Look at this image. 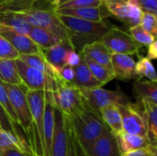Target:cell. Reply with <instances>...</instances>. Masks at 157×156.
<instances>
[{
  "instance_id": "1",
  "label": "cell",
  "mask_w": 157,
  "mask_h": 156,
  "mask_svg": "<svg viewBox=\"0 0 157 156\" xmlns=\"http://www.w3.org/2000/svg\"><path fill=\"white\" fill-rule=\"evenodd\" d=\"M57 15L70 32V40L75 50L78 49L79 51L84 46L100 40L113 26L106 19L103 21H90L60 14Z\"/></svg>"
},
{
  "instance_id": "2",
  "label": "cell",
  "mask_w": 157,
  "mask_h": 156,
  "mask_svg": "<svg viewBox=\"0 0 157 156\" xmlns=\"http://www.w3.org/2000/svg\"><path fill=\"white\" fill-rule=\"evenodd\" d=\"M51 156H86L77 142L71 117L55 108Z\"/></svg>"
},
{
  "instance_id": "3",
  "label": "cell",
  "mask_w": 157,
  "mask_h": 156,
  "mask_svg": "<svg viewBox=\"0 0 157 156\" xmlns=\"http://www.w3.org/2000/svg\"><path fill=\"white\" fill-rule=\"evenodd\" d=\"M70 117L77 142L85 154L86 150L97 139L110 131L101 119V116L91 110L88 107Z\"/></svg>"
},
{
  "instance_id": "4",
  "label": "cell",
  "mask_w": 157,
  "mask_h": 156,
  "mask_svg": "<svg viewBox=\"0 0 157 156\" xmlns=\"http://www.w3.org/2000/svg\"><path fill=\"white\" fill-rule=\"evenodd\" d=\"M52 95L53 107L66 115L72 116L87 108L79 88L60 75L52 78Z\"/></svg>"
},
{
  "instance_id": "5",
  "label": "cell",
  "mask_w": 157,
  "mask_h": 156,
  "mask_svg": "<svg viewBox=\"0 0 157 156\" xmlns=\"http://www.w3.org/2000/svg\"><path fill=\"white\" fill-rule=\"evenodd\" d=\"M26 97L32 119L31 153L34 156H44L43 117H44V90H28Z\"/></svg>"
},
{
  "instance_id": "6",
  "label": "cell",
  "mask_w": 157,
  "mask_h": 156,
  "mask_svg": "<svg viewBox=\"0 0 157 156\" xmlns=\"http://www.w3.org/2000/svg\"><path fill=\"white\" fill-rule=\"evenodd\" d=\"M3 83V82H2ZM10 102L12 104L13 109L17 116L18 126L21 127L23 132L25 133L27 143L31 150L33 138H32V119L30 109L26 97V93L28 89L26 87H21L18 86L9 85L3 83Z\"/></svg>"
},
{
  "instance_id": "7",
  "label": "cell",
  "mask_w": 157,
  "mask_h": 156,
  "mask_svg": "<svg viewBox=\"0 0 157 156\" xmlns=\"http://www.w3.org/2000/svg\"><path fill=\"white\" fill-rule=\"evenodd\" d=\"M28 22L36 28H41L54 34L61 41L70 40V32L60 20L58 15L53 10H43L31 8L19 11Z\"/></svg>"
},
{
  "instance_id": "8",
  "label": "cell",
  "mask_w": 157,
  "mask_h": 156,
  "mask_svg": "<svg viewBox=\"0 0 157 156\" xmlns=\"http://www.w3.org/2000/svg\"><path fill=\"white\" fill-rule=\"evenodd\" d=\"M82 97L86 106L100 116V112L103 108L110 105L125 104L129 102V98L120 90L110 91L103 89L102 87L86 89L79 88Z\"/></svg>"
},
{
  "instance_id": "9",
  "label": "cell",
  "mask_w": 157,
  "mask_h": 156,
  "mask_svg": "<svg viewBox=\"0 0 157 156\" xmlns=\"http://www.w3.org/2000/svg\"><path fill=\"white\" fill-rule=\"evenodd\" d=\"M121 115L123 131L147 138V128L145 123V116L141 102L117 105Z\"/></svg>"
},
{
  "instance_id": "10",
  "label": "cell",
  "mask_w": 157,
  "mask_h": 156,
  "mask_svg": "<svg viewBox=\"0 0 157 156\" xmlns=\"http://www.w3.org/2000/svg\"><path fill=\"white\" fill-rule=\"evenodd\" d=\"M100 41L111 54H137L139 56V51L142 48L128 32L116 26H112L100 39Z\"/></svg>"
},
{
  "instance_id": "11",
  "label": "cell",
  "mask_w": 157,
  "mask_h": 156,
  "mask_svg": "<svg viewBox=\"0 0 157 156\" xmlns=\"http://www.w3.org/2000/svg\"><path fill=\"white\" fill-rule=\"evenodd\" d=\"M103 6L109 17L125 23L129 28L140 25L143 10L137 1L123 2L121 0H104Z\"/></svg>"
},
{
  "instance_id": "12",
  "label": "cell",
  "mask_w": 157,
  "mask_h": 156,
  "mask_svg": "<svg viewBox=\"0 0 157 156\" xmlns=\"http://www.w3.org/2000/svg\"><path fill=\"white\" fill-rule=\"evenodd\" d=\"M14 63L23 85L28 90L52 89V77L40 70L25 64L19 59L14 60Z\"/></svg>"
},
{
  "instance_id": "13",
  "label": "cell",
  "mask_w": 157,
  "mask_h": 156,
  "mask_svg": "<svg viewBox=\"0 0 157 156\" xmlns=\"http://www.w3.org/2000/svg\"><path fill=\"white\" fill-rule=\"evenodd\" d=\"M0 35L7 40L19 54H41V49L28 35L18 33L4 25H0Z\"/></svg>"
},
{
  "instance_id": "14",
  "label": "cell",
  "mask_w": 157,
  "mask_h": 156,
  "mask_svg": "<svg viewBox=\"0 0 157 156\" xmlns=\"http://www.w3.org/2000/svg\"><path fill=\"white\" fill-rule=\"evenodd\" d=\"M86 156H122V153L116 136L109 131L86 150Z\"/></svg>"
},
{
  "instance_id": "15",
  "label": "cell",
  "mask_w": 157,
  "mask_h": 156,
  "mask_svg": "<svg viewBox=\"0 0 157 156\" xmlns=\"http://www.w3.org/2000/svg\"><path fill=\"white\" fill-rule=\"evenodd\" d=\"M44 117H43V142L44 156H51V147L54 131V107L52 89L44 90Z\"/></svg>"
},
{
  "instance_id": "16",
  "label": "cell",
  "mask_w": 157,
  "mask_h": 156,
  "mask_svg": "<svg viewBox=\"0 0 157 156\" xmlns=\"http://www.w3.org/2000/svg\"><path fill=\"white\" fill-rule=\"evenodd\" d=\"M72 50H75L72 42L70 40H63L51 48L41 50V54L46 62L59 73L66 65L67 55Z\"/></svg>"
},
{
  "instance_id": "17",
  "label": "cell",
  "mask_w": 157,
  "mask_h": 156,
  "mask_svg": "<svg viewBox=\"0 0 157 156\" xmlns=\"http://www.w3.org/2000/svg\"><path fill=\"white\" fill-rule=\"evenodd\" d=\"M135 61L127 54H111V65L114 76L119 80L136 79L137 74L135 72Z\"/></svg>"
},
{
  "instance_id": "18",
  "label": "cell",
  "mask_w": 157,
  "mask_h": 156,
  "mask_svg": "<svg viewBox=\"0 0 157 156\" xmlns=\"http://www.w3.org/2000/svg\"><path fill=\"white\" fill-rule=\"evenodd\" d=\"M57 14L69 16L80 19L90 21H103L109 17L104 6L100 7H75V8H60L55 10Z\"/></svg>"
},
{
  "instance_id": "19",
  "label": "cell",
  "mask_w": 157,
  "mask_h": 156,
  "mask_svg": "<svg viewBox=\"0 0 157 156\" xmlns=\"http://www.w3.org/2000/svg\"><path fill=\"white\" fill-rule=\"evenodd\" d=\"M79 53L113 72L111 65V53L100 40L84 46Z\"/></svg>"
},
{
  "instance_id": "20",
  "label": "cell",
  "mask_w": 157,
  "mask_h": 156,
  "mask_svg": "<svg viewBox=\"0 0 157 156\" xmlns=\"http://www.w3.org/2000/svg\"><path fill=\"white\" fill-rule=\"evenodd\" d=\"M74 79L71 84H73L77 88L93 89L103 86L92 74L82 56L79 64L74 67Z\"/></svg>"
},
{
  "instance_id": "21",
  "label": "cell",
  "mask_w": 157,
  "mask_h": 156,
  "mask_svg": "<svg viewBox=\"0 0 157 156\" xmlns=\"http://www.w3.org/2000/svg\"><path fill=\"white\" fill-rule=\"evenodd\" d=\"M115 136H116L119 147L122 154L130 153V152L144 149V148L149 147L150 145H153L151 144V143L146 137L131 134L125 131H121V133Z\"/></svg>"
},
{
  "instance_id": "22",
  "label": "cell",
  "mask_w": 157,
  "mask_h": 156,
  "mask_svg": "<svg viewBox=\"0 0 157 156\" xmlns=\"http://www.w3.org/2000/svg\"><path fill=\"white\" fill-rule=\"evenodd\" d=\"M0 25L8 27L15 31L28 35L32 29V26L28 22L25 17L17 11L0 12Z\"/></svg>"
},
{
  "instance_id": "23",
  "label": "cell",
  "mask_w": 157,
  "mask_h": 156,
  "mask_svg": "<svg viewBox=\"0 0 157 156\" xmlns=\"http://www.w3.org/2000/svg\"><path fill=\"white\" fill-rule=\"evenodd\" d=\"M141 102L144 108L147 128V139L153 145H157V104L147 101Z\"/></svg>"
},
{
  "instance_id": "24",
  "label": "cell",
  "mask_w": 157,
  "mask_h": 156,
  "mask_svg": "<svg viewBox=\"0 0 157 156\" xmlns=\"http://www.w3.org/2000/svg\"><path fill=\"white\" fill-rule=\"evenodd\" d=\"M100 116L105 124L114 135L123 131L121 115L117 105H110L106 107L101 110Z\"/></svg>"
},
{
  "instance_id": "25",
  "label": "cell",
  "mask_w": 157,
  "mask_h": 156,
  "mask_svg": "<svg viewBox=\"0 0 157 156\" xmlns=\"http://www.w3.org/2000/svg\"><path fill=\"white\" fill-rule=\"evenodd\" d=\"M133 93L138 101H147L157 104L156 83L136 80L133 83Z\"/></svg>"
},
{
  "instance_id": "26",
  "label": "cell",
  "mask_w": 157,
  "mask_h": 156,
  "mask_svg": "<svg viewBox=\"0 0 157 156\" xmlns=\"http://www.w3.org/2000/svg\"><path fill=\"white\" fill-rule=\"evenodd\" d=\"M21 62H23L25 64L35 68L37 70H40L49 76L54 78L59 76V73L56 72L44 59L42 54L35 53V54H19L18 58Z\"/></svg>"
},
{
  "instance_id": "27",
  "label": "cell",
  "mask_w": 157,
  "mask_h": 156,
  "mask_svg": "<svg viewBox=\"0 0 157 156\" xmlns=\"http://www.w3.org/2000/svg\"><path fill=\"white\" fill-rule=\"evenodd\" d=\"M28 36L41 50L51 48L61 41L54 34H52L49 30L41 29V28L32 27V29H30Z\"/></svg>"
},
{
  "instance_id": "28",
  "label": "cell",
  "mask_w": 157,
  "mask_h": 156,
  "mask_svg": "<svg viewBox=\"0 0 157 156\" xmlns=\"http://www.w3.org/2000/svg\"><path fill=\"white\" fill-rule=\"evenodd\" d=\"M0 81L9 85L26 87L16 70L14 61L0 59Z\"/></svg>"
},
{
  "instance_id": "29",
  "label": "cell",
  "mask_w": 157,
  "mask_h": 156,
  "mask_svg": "<svg viewBox=\"0 0 157 156\" xmlns=\"http://www.w3.org/2000/svg\"><path fill=\"white\" fill-rule=\"evenodd\" d=\"M80 55L82 56V58L84 59V61L86 62L87 67L89 68V70L91 71L92 74L95 76V78L102 85H106L108 84L109 81H111L112 79H115L114 76V73L110 70H109L108 68L104 67L103 65L92 61L91 59L87 58L86 56H84L80 53Z\"/></svg>"
},
{
  "instance_id": "30",
  "label": "cell",
  "mask_w": 157,
  "mask_h": 156,
  "mask_svg": "<svg viewBox=\"0 0 157 156\" xmlns=\"http://www.w3.org/2000/svg\"><path fill=\"white\" fill-rule=\"evenodd\" d=\"M12 148H17L22 151L31 152L28 143L21 142L12 133L0 129V154L4 151Z\"/></svg>"
},
{
  "instance_id": "31",
  "label": "cell",
  "mask_w": 157,
  "mask_h": 156,
  "mask_svg": "<svg viewBox=\"0 0 157 156\" xmlns=\"http://www.w3.org/2000/svg\"><path fill=\"white\" fill-rule=\"evenodd\" d=\"M139 61L135 64V72L137 74V80H141L144 76L147 77L151 82L156 83L157 77L154 65L147 57L138 56Z\"/></svg>"
},
{
  "instance_id": "32",
  "label": "cell",
  "mask_w": 157,
  "mask_h": 156,
  "mask_svg": "<svg viewBox=\"0 0 157 156\" xmlns=\"http://www.w3.org/2000/svg\"><path fill=\"white\" fill-rule=\"evenodd\" d=\"M129 34L141 46H149L155 41V37L146 32L140 25L129 28Z\"/></svg>"
},
{
  "instance_id": "33",
  "label": "cell",
  "mask_w": 157,
  "mask_h": 156,
  "mask_svg": "<svg viewBox=\"0 0 157 156\" xmlns=\"http://www.w3.org/2000/svg\"><path fill=\"white\" fill-rule=\"evenodd\" d=\"M0 104L2 105V107L4 108V109L7 113V115H8L10 120L12 121V123L17 128L18 121H17V116H16L15 111L13 109V107H12V104L10 102L8 94H7L3 83L1 81H0Z\"/></svg>"
},
{
  "instance_id": "34",
  "label": "cell",
  "mask_w": 157,
  "mask_h": 156,
  "mask_svg": "<svg viewBox=\"0 0 157 156\" xmlns=\"http://www.w3.org/2000/svg\"><path fill=\"white\" fill-rule=\"evenodd\" d=\"M0 125H1V129L12 133L14 136H16L21 142H24V143H28L27 141H25V139L23 138V136L19 132V131L17 130V128L12 123V121L10 120L7 113L6 112V110L4 109V108L2 107L1 104H0Z\"/></svg>"
},
{
  "instance_id": "35",
  "label": "cell",
  "mask_w": 157,
  "mask_h": 156,
  "mask_svg": "<svg viewBox=\"0 0 157 156\" xmlns=\"http://www.w3.org/2000/svg\"><path fill=\"white\" fill-rule=\"evenodd\" d=\"M140 26L148 33L156 38L157 34V17L156 14L150 12H143Z\"/></svg>"
},
{
  "instance_id": "36",
  "label": "cell",
  "mask_w": 157,
  "mask_h": 156,
  "mask_svg": "<svg viewBox=\"0 0 157 156\" xmlns=\"http://www.w3.org/2000/svg\"><path fill=\"white\" fill-rule=\"evenodd\" d=\"M19 53L10 44V42L0 35V59L14 61L17 59Z\"/></svg>"
},
{
  "instance_id": "37",
  "label": "cell",
  "mask_w": 157,
  "mask_h": 156,
  "mask_svg": "<svg viewBox=\"0 0 157 156\" xmlns=\"http://www.w3.org/2000/svg\"><path fill=\"white\" fill-rule=\"evenodd\" d=\"M103 1L104 0H70L61 5L57 9L75 7H100L103 5Z\"/></svg>"
},
{
  "instance_id": "38",
  "label": "cell",
  "mask_w": 157,
  "mask_h": 156,
  "mask_svg": "<svg viewBox=\"0 0 157 156\" xmlns=\"http://www.w3.org/2000/svg\"><path fill=\"white\" fill-rule=\"evenodd\" d=\"M157 145H150L147 148L123 154L122 156H157Z\"/></svg>"
},
{
  "instance_id": "39",
  "label": "cell",
  "mask_w": 157,
  "mask_h": 156,
  "mask_svg": "<svg viewBox=\"0 0 157 156\" xmlns=\"http://www.w3.org/2000/svg\"><path fill=\"white\" fill-rule=\"evenodd\" d=\"M144 12L156 14L157 0H136Z\"/></svg>"
},
{
  "instance_id": "40",
  "label": "cell",
  "mask_w": 157,
  "mask_h": 156,
  "mask_svg": "<svg viewBox=\"0 0 157 156\" xmlns=\"http://www.w3.org/2000/svg\"><path fill=\"white\" fill-rule=\"evenodd\" d=\"M81 61V55L80 53L76 52L75 50H72L68 55H67V59H66V65L70 66V67H75L79 64Z\"/></svg>"
},
{
  "instance_id": "41",
  "label": "cell",
  "mask_w": 157,
  "mask_h": 156,
  "mask_svg": "<svg viewBox=\"0 0 157 156\" xmlns=\"http://www.w3.org/2000/svg\"><path fill=\"white\" fill-rule=\"evenodd\" d=\"M74 74H75L74 68L73 67H70L68 65H65L64 67H63L60 70V72H59L60 77L63 80H64V81H66L68 83H72V81L74 79Z\"/></svg>"
},
{
  "instance_id": "42",
  "label": "cell",
  "mask_w": 157,
  "mask_h": 156,
  "mask_svg": "<svg viewBox=\"0 0 157 156\" xmlns=\"http://www.w3.org/2000/svg\"><path fill=\"white\" fill-rule=\"evenodd\" d=\"M0 156H34L31 152H27V151H22L17 148H12V149H7L4 151Z\"/></svg>"
},
{
  "instance_id": "43",
  "label": "cell",
  "mask_w": 157,
  "mask_h": 156,
  "mask_svg": "<svg viewBox=\"0 0 157 156\" xmlns=\"http://www.w3.org/2000/svg\"><path fill=\"white\" fill-rule=\"evenodd\" d=\"M70 0H46L41 9L43 10H53L55 11L61 5L68 2Z\"/></svg>"
},
{
  "instance_id": "44",
  "label": "cell",
  "mask_w": 157,
  "mask_h": 156,
  "mask_svg": "<svg viewBox=\"0 0 157 156\" xmlns=\"http://www.w3.org/2000/svg\"><path fill=\"white\" fill-rule=\"evenodd\" d=\"M149 60H155L157 58V42L156 40L154 41L151 45L148 46L147 56Z\"/></svg>"
},
{
  "instance_id": "45",
  "label": "cell",
  "mask_w": 157,
  "mask_h": 156,
  "mask_svg": "<svg viewBox=\"0 0 157 156\" xmlns=\"http://www.w3.org/2000/svg\"><path fill=\"white\" fill-rule=\"evenodd\" d=\"M14 0H0V11L4 8V7H6L7 5H9L10 3H12Z\"/></svg>"
},
{
  "instance_id": "46",
  "label": "cell",
  "mask_w": 157,
  "mask_h": 156,
  "mask_svg": "<svg viewBox=\"0 0 157 156\" xmlns=\"http://www.w3.org/2000/svg\"><path fill=\"white\" fill-rule=\"evenodd\" d=\"M123 2H132V1H136V0H121Z\"/></svg>"
},
{
  "instance_id": "47",
  "label": "cell",
  "mask_w": 157,
  "mask_h": 156,
  "mask_svg": "<svg viewBox=\"0 0 157 156\" xmlns=\"http://www.w3.org/2000/svg\"><path fill=\"white\" fill-rule=\"evenodd\" d=\"M0 129H1V125H0Z\"/></svg>"
}]
</instances>
